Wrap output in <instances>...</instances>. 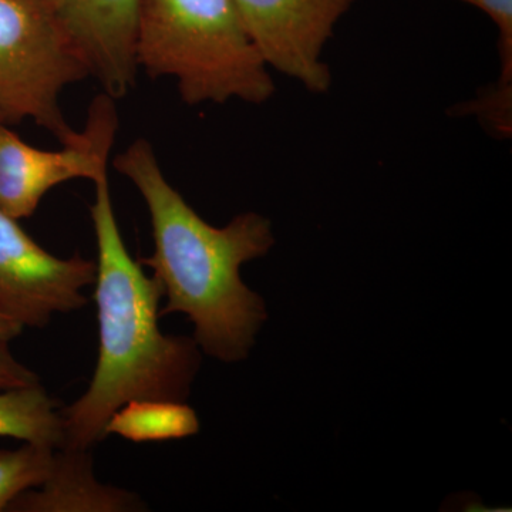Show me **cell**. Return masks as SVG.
Here are the masks:
<instances>
[{"instance_id": "obj_1", "label": "cell", "mask_w": 512, "mask_h": 512, "mask_svg": "<svg viewBox=\"0 0 512 512\" xmlns=\"http://www.w3.org/2000/svg\"><path fill=\"white\" fill-rule=\"evenodd\" d=\"M113 165L147 205L154 252L138 261L153 269L163 289L161 316H187L192 338L214 359H247L268 315L264 299L242 281L241 266L274 247L271 221L244 212L225 227H212L168 183L144 138L131 143Z\"/></svg>"}, {"instance_id": "obj_2", "label": "cell", "mask_w": 512, "mask_h": 512, "mask_svg": "<svg viewBox=\"0 0 512 512\" xmlns=\"http://www.w3.org/2000/svg\"><path fill=\"white\" fill-rule=\"evenodd\" d=\"M94 185L90 214L97 244L93 285L99 357L86 392L62 410V448L79 450H90L106 439L111 414L131 400L185 402L201 366V349L194 338L167 335L158 325L163 289L124 244L109 174Z\"/></svg>"}, {"instance_id": "obj_3", "label": "cell", "mask_w": 512, "mask_h": 512, "mask_svg": "<svg viewBox=\"0 0 512 512\" xmlns=\"http://www.w3.org/2000/svg\"><path fill=\"white\" fill-rule=\"evenodd\" d=\"M136 63L174 77L188 106L264 104L275 83L232 0H140Z\"/></svg>"}, {"instance_id": "obj_4", "label": "cell", "mask_w": 512, "mask_h": 512, "mask_svg": "<svg viewBox=\"0 0 512 512\" xmlns=\"http://www.w3.org/2000/svg\"><path fill=\"white\" fill-rule=\"evenodd\" d=\"M89 76L47 0H0V123L30 119L62 146L74 143L82 133L64 119L60 94Z\"/></svg>"}, {"instance_id": "obj_5", "label": "cell", "mask_w": 512, "mask_h": 512, "mask_svg": "<svg viewBox=\"0 0 512 512\" xmlns=\"http://www.w3.org/2000/svg\"><path fill=\"white\" fill-rule=\"evenodd\" d=\"M119 130L114 99H94L82 137L62 150L30 146L0 123V210L15 220L35 214L45 195L66 181H96L107 174L109 154Z\"/></svg>"}, {"instance_id": "obj_6", "label": "cell", "mask_w": 512, "mask_h": 512, "mask_svg": "<svg viewBox=\"0 0 512 512\" xmlns=\"http://www.w3.org/2000/svg\"><path fill=\"white\" fill-rule=\"evenodd\" d=\"M96 272L92 259L50 254L0 210V315L22 328H45L59 313L87 305L84 289Z\"/></svg>"}, {"instance_id": "obj_7", "label": "cell", "mask_w": 512, "mask_h": 512, "mask_svg": "<svg viewBox=\"0 0 512 512\" xmlns=\"http://www.w3.org/2000/svg\"><path fill=\"white\" fill-rule=\"evenodd\" d=\"M353 0H232L249 39L269 69L311 93L332 84L323 50Z\"/></svg>"}, {"instance_id": "obj_8", "label": "cell", "mask_w": 512, "mask_h": 512, "mask_svg": "<svg viewBox=\"0 0 512 512\" xmlns=\"http://www.w3.org/2000/svg\"><path fill=\"white\" fill-rule=\"evenodd\" d=\"M140 0H69L64 28L106 94L127 96L136 84V29Z\"/></svg>"}, {"instance_id": "obj_9", "label": "cell", "mask_w": 512, "mask_h": 512, "mask_svg": "<svg viewBox=\"0 0 512 512\" xmlns=\"http://www.w3.org/2000/svg\"><path fill=\"white\" fill-rule=\"evenodd\" d=\"M147 504L136 493L101 483L90 450L57 448L45 483L16 498V512H140Z\"/></svg>"}, {"instance_id": "obj_10", "label": "cell", "mask_w": 512, "mask_h": 512, "mask_svg": "<svg viewBox=\"0 0 512 512\" xmlns=\"http://www.w3.org/2000/svg\"><path fill=\"white\" fill-rule=\"evenodd\" d=\"M200 419L192 407L174 400H131L107 421L104 436L133 443L183 440L200 433Z\"/></svg>"}, {"instance_id": "obj_11", "label": "cell", "mask_w": 512, "mask_h": 512, "mask_svg": "<svg viewBox=\"0 0 512 512\" xmlns=\"http://www.w3.org/2000/svg\"><path fill=\"white\" fill-rule=\"evenodd\" d=\"M0 437L63 447L62 412L42 384L0 390Z\"/></svg>"}, {"instance_id": "obj_12", "label": "cell", "mask_w": 512, "mask_h": 512, "mask_svg": "<svg viewBox=\"0 0 512 512\" xmlns=\"http://www.w3.org/2000/svg\"><path fill=\"white\" fill-rule=\"evenodd\" d=\"M57 448L25 443L15 450L0 448V512L26 491L45 483L55 463Z\"/></svg>"}, {"instance_id": "obj_13", "label": "cell", "mask_w": 512, "mask_h": 512, "mask_svg": "<svg viewBox=\"0 0 512 512\" xmlns=\"http://www.w3.org/2000/svg\"><path fill=\"white\" fill-rule=\"evenodd\" d=\"M490 16L500 32V79L512 82V0H461Z\"/></svg>"}, {"instance_id": "obj_14", "label": "cell", "mask_w": 512, "mask_h": 512, "mask_svg": "<svg viewBox=\"0 0 512 512\" xmlns=\"http://www.w3.org/2000/svg\"><path fill=\"white\" fill-rule=\"evenodd\" d=\"M40 383L39 376L19 362L9 349V343H0V390L32 386Z\"/></svg>"}, {"instance_id": "obj_15", "label": "cell", "mask_w": 512, "mask_h": 512, "mask_svg": "<svg viewBox=\"0 0 512 512\" xmlns=\"http://www.w3.org/2000/svg\"><path fill=\"white\" fill-rule=\"evenodd\" d=\"M23 330L25 328H22L15 320L0 315V343H10L12 340L18 339Z\"/></svg>"}, {"instance_id": "obj_16", "label": "cell", "mask_w": 512, "mask_h": 512, "mask_svg": "<svg viewBox=\"0 0 512 512\" xmlns=\"http://www.w3.org/2000/svg\"><path fill=\"white\" fill-rule=\"evenodd\" d=\"M47 2L50 3V6H52V8L56 10L57 15H59V13L62 12V9L64 8V6H66V3L69 2V0H47Z\"/></svg>"}]
</instances>
